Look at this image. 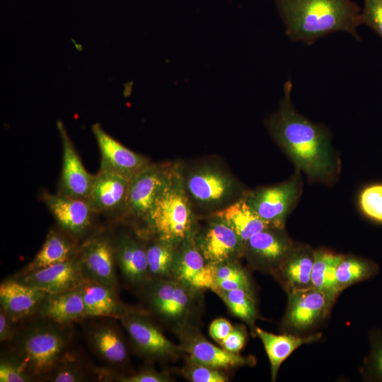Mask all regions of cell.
Masks as SVG:
<instances>
[{
    "instance_id": "7",
    "label": "cell",
    "mask_w": 382,
    "mask_h": 382,
    "mask_svg": "<svg viewBox=\"0 0 382 382\" xmlns=\"http://www.w3.org/2000/svg\"><path fill=\"white\" fill-rule=\"evenodd\" d=\"M136 349L150 359H173L181 347L169 340L144 313L128 308L119 318Z\"/></svg>"
},
{
    "instance_id": "17",
    "label": "cell",
    "mask_w": 382,
    "mask_h": 382,
    "mask_svg": "<svg viewBox=\"0 0 382 382\" xmlns=\"http://www.w3.org/2000/svg\"><path fill=\"white\" fill-rule=\"evenodd\" d=\"M292 248L282 228L271 227L251 236L244 244V253L255 268L274 272Z\"/></svg>"
},
{
    "instance_id": "38",
    "label": "cell",
    "mask_w": 382,
    "mask_h": 382,
    "mask_svg": "<svg viewBox=\"0 0 382 382\" xmlns=\"http://www.w3.org/2000/svg\"><path fill=\"white\" fill-rule=\"evenodd\" d=\"M32 381V378L15 355L1 357L0 361L1 382H28Z\"/></svg>"
},
{
    "instance_id": "34",
    "label": "cell",
    "mask_w": 382,
    "mask_h": 382,
    "mask_svg": "<svg viewBox=\"0 0 382 382\" xmlns=\"http://www.w3.org/2000/svg\"><path fill=\"white\" fill-rule=\"evenodd\" d=\"M369 339L370 351L360 372L366 381L382 382V330L371 329Z\"/></svg>"
},
{
    "instance_id": "22",
    "label": "cell",
    "mask_w": 382,
    "mask_h": 382,
    "mask_svg": "<svg viewBox=\"0 0 382 382\" xmlns=\"http://www.w3.org/2000/svg\"><path fill=\"white\" fill-rule=\"evenodd\" d=\"M48 294L10 278L1 283V308L17 323L37 314Z\"/></svg>"
},
{
    "instance_id": "2",
    "label": "cell",
    "mask_w": 382,
    "mask_h": 382,
    "mask_svg": "<svg viewBox=\"0 0 382 382\" xmlns=\"http://www.w3.org/2000/svg\"><path fill=\"white\" fill-rule=\"evenodd\" d=\"M285 26L294 42L311 45L318 39L337 31L360 40L361 10L352 0H275Z\"/></svg>"
},
{
    "instance_id": "4",
    "label": "cell",
    "mask_w": 382,
    "mask_h": 382,
    "mask_svg": "<svg viewBox=\"0 0 382 382\" xmlns=\"http://www.w3.org/2000/svg\"><path fill=\"white\" fill-rule=\"evenodd\" d=\"M185 178L175 166L172 177L144 220L154 238L178 245L194 230V217Z\"/></svg>"
},
{
    "instance_id": "28",
    "label": "cell",
    "mask_w": 382,
    "mask_h": 382,
    "mask_svg": "<svg viewBox=\"0 0 382 382\" xmlns=\"http://www.w3.org/2000/svg\"><path fill=\"white\" fill-rule=\"evenodd\" d=\"M255 334L259 337L265 347L271 366V377L276 380L281 364L298 347L318 340L321 333L306 337L290 334L275 335L259 328H255Z\"/></svg>"
},
{
    "instance_id": "27",
    "label": "cell",
    "mask_w": 382,
    "mask_h": 382,
    "mask_svg": "<svg viewBox=\"0 0 382 382\" xmlns=\"http://www.w3.org/2000/svg\"><path fill=\"white\" fill-rule=\"evenodd\" d=\"M314 252L305 247L291 250L274 272L286 292L312 287Z\"/></svg>"
},
{
    "instance_id": "15",
    "label": "cell",
    "mask_w": 382,
    "mask_h": 382,
    "mask_svg": "<svg viewBox=\"0 0 382 382\" xmlns=\"http://www.w3.org/2000/svg\"><path fill=\"white\" fill-rule=\"evenodd\" d=\"M62 145V167L57 193L86 201L95 175L83 166L63 123L57 122Z\"/></svg>"
},
{
    "instance_id": "31",
    "label": "cell",
    "mask_w": 382,
    "mask_h": 382,
    "mask_svg": "<svg viewBox=\"0 0 382 382\" xmlns=\"http://www.w3.org/2000/svg\"><path fill=\"white\" fill-rule=\"evenodd\" d=\"M378 265L363 257L343 256L336 270L337 289L339 293L347 287L376 277Z\"/></svg>"
},
{
    "instance_id": "37",
    "label": "cell",
    "mask_w": 382,
    "mask_h": 382,
    "mask_svg": "<svg viewBox=\"0 0 382 382\" xmlns=\"http://www.w3.org/2000/svg\"><path fill=\"white\" fill-rule=\"evenodd\" d=\"M184 376L192 382H226L228 377L220 369L188 361L184 367Z\"/></svg>"
},
{
    "instance_id": "10",
    "label": "cell",
    "mask_w": 382,
    "mask_h": 382,
    "mask_svg": "<svg viewBox=\"0 0 382 382\" xmlns=\"http://www.w3.org/2000/svg\"><path fill=\"white\" fill-rule=\"evenodd\" d=\"M195 230L177 246L173 277L187 286L198 291L215 286V265L209 263L195 240Z\"/></svg>"
},
{
    "instance_id": "42",
    "label": "cell",
    "mask_w": 382,
    "mask_h": 382,
    "mask_svg": "<svg viewBox=\"0 0 382 382\" xmlns=\"http://www.w3.org/2000/svg\"><path fill=\"white\" fill-rule=\"evenodd\" d=\"M246 332L242 327H233L228 336L219 342L225 350L232 353H239L246 342Z\"/></svg>"
},
{
    "instance_id": "32",
    "label": "cell",
    "mask_w": 382,
    "mask_h": 382,
    "mask_svg": "<svg viewBox=\"0 0 382 382\" xmlns=\"http://www.w3.org/2000/svg\"><path fill=\"white\" fill-rule=\"evenodd\" d=\"M177 245L154 238L146 243L151 279H173V267Z\"/></svg>"
},
{
    "instance_id": "44",
    "label": "cell",
    "mask_w": 382,
    "mask_h": 382,
    "mask_svg": "<svg viewBox=\"0 0 382 382\" xmlns=\"http://www.w3.org/2000/svg\"><path fill=\"white\" fill-rule=\"evenodd\" d=\"M231 323L224 318L213 320L209 326V335L219 343L226 338L233 330Z\"/></svg>"
},
{
    "instance_id": "18",
    "label": "cell",
    "mask_w": 382,
    "mask_h": 382,
    "mask_svg": "<svg viewBox=\"0 0 382 382\" xmlns=\"http://www.w3.org/2000/svg\"><path fill=\"white\" fill-rule=\"evenodd\" d=\"M129 179L99 171L86 202L97 214L124 217L129 185Z\"/></svg>"
},
{
    "instance_id": "12",
    "label": "cell",
    "mask_w": 382,
    "mask_h": 382,
    "mask_svg": "<svg viewBox=\"0 0 382 382\" xmlns=\"http://www.w3.org/2000/svg\"><path fill=\"white\" fill-rule=\"evenodd\" d=\"M188 195L201 206L219 205L229 199L236 189L232 178L222 170L202 166L189 173L185 179Z\"/></svg>"
},
{
    "instance_id": "8",
    "label": "cell",
    "mask_w": 382,
    "mask_h": 382,
    "mask_svg": "<svg viewBox=\"0 0 382 382\" xmlns=\"http://www.w3.org/2000/svg\"><path fill=\"white\" fill-rule=\"evenodd\" d=\"M287 307L282 320L285 330L306 331L328 314L335 299L313 287L287 292Z\"/></svg>"
},
{
    "instance_id": "23",
    "label": "cell",
    "mask_w": 382,
    "mask_h": 382,
    "mask_svg": "<svg viewBox=\"0 0 382 382\" xmlns=\"http://www.w3.org/2000/svg\"><path fill=\"white\" fill-rule=\"evenodd\" d=\"M80 245L78 240L62 228H51L35 257L16 274L69 260L77 256Z\"/></svg>"
},
{
    "instance_id": "13",
    "label": "cell",
    "mask_w": 382,
    "mask_h": 382,
    "mask_svg": "<svg viewBox=\"0 0 382 382\" xmlns=\"http://www.w3.org/2000/svg\"><path fill=\"white\" fill-rule=\"evenodd\" d=\"M41 198L60 228L78 241L89 233L97 214L86 201L47 192Z\"/></svg>"
},
{
    "instance_id": "19",
    "label": "cell",
    "mask_w": 382,
    "mask_h": 382,
    "mask_svg": "<svg viewBox=\"0 0 382 382\" xmlns=\"http://www.w3.org/2000/svg\"><path fill=\"white\" fill-rule=\"evenodd\" d=\"M297 195L295 180L250 193L246 201L264 221L274 228H283L285 217Z\"/></svg>"
},
{
    "instance_id": "16",
    "label": "cell",
    "mask_w": 382,
    "mask_h": 382,
    "mask_svg": "<svg viewBox=\"0 0 382 382\" xmlns=\"http://www.w3.org/2000/svg\"><path fill=\"white\" fill-rule=\"evenodd\" d=\"M11 278L48 294L77 289L86 279L77 256Z\"/></svg>"
},
{
    "instance_id": "1",
    "label": "cell",
    "mask_w": 382,
    "mask_h": 382,
    "mask_svg": "<svg viewBox=\"0 0 382 382\" xmlns=\"http://www.w3.org/2000/svg\"><path fill=\"white\" fill-rule=\"evenodd\" d=\"M291 89L289 80L284 86L279 109L269 119L268 127L299 168L312 177H325L334 164L328 134L296 112L291 103Z\"/></svg>"
},
{
    "instance_id": "26",
    "label": "cell",
    "mask_w": 382,
    "mask_h": 382,
    "mask_svg": "<svg viewBox=\"0 0 382 382\" xmlns=\"http://www.w3.org/2000/svg\"><path fill=\"white\" fill-rule=\"evenodd\" d=\"M86 317L119 319L128 309L117 296V291L99 282L86 279L79 287Z\"/></svg>"
},
{
    "instance_id": "6",
    "label": "cell",
    "mask_w": 382,
    "mask_h": 382,
    "mask_svg": "<svg viewBox=\"0 0 382 382\" xmlns=\"http://www.w3.org/2000/svg\"><path fill=\"white\" fill-rule=\"evenodd\" d=\"M175 166L149 164L129 180L124 217L144 221L151 207L170 181Z\"/></svg>"
},
{
    "instance_id": "29",
    "label": "cell",
    "mask_w": 382,
    "mask_h": 382,
    "mask_svg": "<svg viewBox=\"0 0 382 382\" xmlns=\"http://www.w3.org/2000/svg\"><path fill=\"white\" fill-rule=\"evenodd\" d=\"M213 216L227 223L244 244L254 234L272 227L260 219L245 198L217 211Z\"/></svg>"
},
{
    "instance_id": "5",
    "label": "cell",
    "mask_w": 382,
    "mask_h": 382,
    "mask_svg": "<svg viewBox=\"0 0 382 382\" xmlns=\"http://www.w3.org/2000/svg\"><path fill=\"white\" fill-rule=\"evenodd\" d=\"M142 291L151 312L180 328L185 325L195 306L196 290L174 279H151Z\"/></svg>"
},
{
    "instance_id": "24",
    "label": "cell",
    "mask_w": 382,
    "mask_h": 382,
    "mask_svg": "<svg viewBox=\"0 0 382 382\" xmlns=\"http://www.w3.org/2000/svg\"><path fill=\"white\" fill-rule=\"evenodd\" d=\"M87 340L92 351L110 366H120L129 359L124 338L115 324L104 322L92 327Z\"/></svg>"
},
{
    "instance_id": "40",
    "label": "cell",
    "mask_w": 382,
    "mask_h": 382,
    "mask_svg": "<svg viewBox=\"0 0 382 382\" xmlns=\"http://www.w3.org/2000/svg\"><path fill=\"white\" fill-rule=\"evenodd\" d=\"M237 281L251 286L246 271L236 261L225 262L215 265V281Z\"/></svg>"
},
{
    "instance_id": "36",
    "label": "cell",
    "mask_w": 382,
    "mask_h": 382,
    "mask_svg": "<svg viewBox=\"0 0 382 382\" xmlns=\"http://www.w3.org/2000/svg\"><path fill=\"white\" fill-rule=\"evenodd\" d=\"M362 212L374 221L382 223V184L365 187L359 197Z\"/></svg>"
},
{
    "instance_id": "39",
    "label": "cell",
    "mask_w": 382,
    "mask_h": 382,
    "mask_svg": "<svg viewBox=\"0 0 382 382\" xmlns=\"http://www.w3.org/2000/svg\"><path fill=\"white\" fill-rule=\"evenodd\" d=\"M361 19L382 39V0H364Z\"/></svg>"
},
{
    "instance_id": "25",
    "label": "cell",
    "mask_w": 382,
    "mask_h": 382,
    "mask_svg": "<svg viewBox=\"0 0 382 382\" xmlns=\"http://www.w3.org/2000/svg\"><path fill=\"white\" fill-rule=\"evenodd\" d=\"M37 315L53 323L68 325L86 317L84 303L77 289L47 294Z\"/></svg>"
},
{
    "instance_id": "21",
    "label": "cell",
    "mask_w": 382,
    "mask_h": 382,
    "mask_svg": "<svg viewBox=\"0 0 382 382\" xmlns=\"http://www.w3.org/2000/svg\"><path fill=\"white\" fill-rule=\"evenodd\" d=\"M115 250L117 265L125 280L142 289L151 279L146 243L129 234H120L115 241Z\"/></svg>"
},
{
    "instance_id": "35",
    "label": "cell",
    "mask_w": 382,
    "mask_h": 382,
    "mask_svg": "<svg viewBox=\"0 0 382 382\" xmlns=\"http://www.w3.org/2000/svg\"><path fill=\"white\" fill-rule=\"evenodd\" d=\"M87 372L81 362L65 357L61 359L47 381L52 382H81L87 379Z\"/></svg>"
},
{
    "instance_id": "33",
    "label": "cell",
    "mask_w": 382,
    "mask_h": 382,
    "mask_svg": "<svg viewBox=\"0 0 382 382\" xmlns=\"http://www.w3.org/2000/svg\"><path fill=\"white\" fill-rule=\"evenodd\" d=\"M214 292L224 301L230 311L246 323L255 333L257 310L253 292L243 289L217 290Z\"/></svg>"
},
{
    "instance_id": "9",
    "label": "cell",
    "mask_w": 382,
    "mask_h": 382,
    "mask_svg": "<svg viewBox=\"0 0 382 382\" xmlns=\"http://www.w3.org/2000/svg\"><path fill=\"white\" fill-rule=\"evenodd\" d=\"M86 279L117 291L115 241L110 236L97 233L86 238L77 255Z\"/></svg>"
},
{
    "instance_id": "11",
    "label": "cell",
    "mask_w": 382,
    "mask_h": 382,
    "mask_svg": "<svg viewBox=\"0 0 382 382\" xmlns=\"http://www.w3.org/2000/svg\"><path fill=\"white\" fill-rule=\"evenodd\" d=\"M195 243L205 260L214 265L236 261L244 254V243L224 221L213 216L206 227L196 233Z\"/></svg>"
},
{
    "instance_id": "43",
    "label": "cell",
    "mask_w": 382,
    "mask_h": 382,
    "mask_svg": "<svg viewBox=\"0 0 382 382\" xmlns=\"http://www.w3.org/2000/svg\"><path fill=\"white\" fill-rule=\"evenodd\" d=\"M16 323L0 308V341L7 342L13 340L17 335Z\"/></svg>"
},
{
    "instance_id": "30",
    "label": "cell",
    "mask_w": 382,
    "mask_h": 382,
    "mask_svg": "<svg viewBox=\"0 0 382 382\" xmlns=\"http://www.w3.org/2000/svg\"><path fill=\"white\" fill-rule=\"evenodd\" d=\"M342 257L324 250L314 252L311 272L312 287L325 293L335 300L340 294L337 289L336 270Z\"/></svg>"
},
{
    "instance_id": "3",
    "label": "cell",
    "mask_w": 382,
    "mask_h": 382,
    "mask_svg": "<svg viewBox=\"0 0 382 382\" xmlns=\"http://www.w3.org/2000/svg\"><path fill=\"white\" fill-rule=\"evenodd\" d=\"M41 319L16 336L14 355L33 381L47 380L65 354L71 340V332L64 329L66 325Z\"/></svg>"
},
{
    "instance_id": "20",
    "label": "cell",
    "mask_w": 382,
    "mask_h": 382,
    "mask_svg": "<svg viewBox=\"0 0 382 382\" xmlns=\"http://www.w3.org/2000/svg\"><path fill=\"white\" fill-rule=\"evenodd\" d=\"M180 347L187 354L190 361L220 370L255 363L252 357L229 352L213 345L195 330L182 332Z\"/></svg>"
},
{
    "instance_id": "41",
    "label": "cell",
    "mask_w": 382,
    "mask_h": 382,
    "mask_svg": "<svg viewBox=\"0 0 382 382\" xmlns=\"http://www.w3.org/2000/svg\"><path fill=\"white\" fill-rule=\"evenodd\" d=\"M113 379L120 382H168L171 381L168 375L150 369L141 370L132 375L115 376Z\"/></svg>"
},
{
    "instance_id": "14",
    "label": "cell",
    "mask_w": 382,
    "mask_h": 382,
    "mask_svg": "<svg viewBox=\"0 0 382 382\" xmlns=\"http://www.w3.org/2000/svg\"><path fill=\"white\" fill-rule=\"evenodd\" d=\"M92 132L100 152V171L130 180L151 163L144 156L127 149L108 134L99 123Z\"/></svg>"
}]
</instances>
